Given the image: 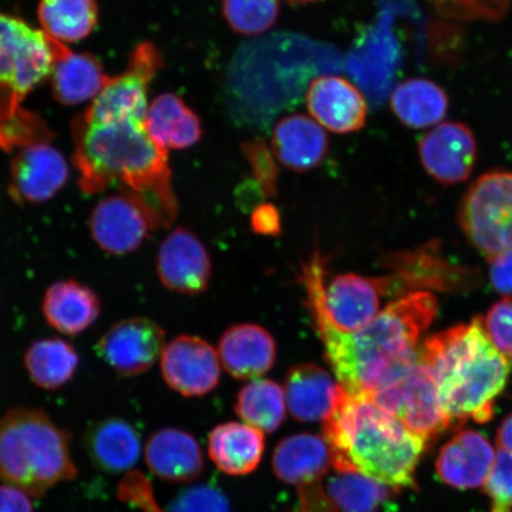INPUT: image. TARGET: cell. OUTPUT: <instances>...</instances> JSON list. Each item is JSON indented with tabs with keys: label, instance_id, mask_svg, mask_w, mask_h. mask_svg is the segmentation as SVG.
<instances>
[{
	"label": "cell",
	"instance_id": "1",
	"mask_svg": "<svg viewBox=\"0 0 512 512\" xmlns=\"http://www.w3.org/2000/svg\"><path fill=\"white\" fill-rule=\"evenodd\" d=\"M73 162L79 171L80 188L87 195L117 187L132 198L155 227L174 223L178 204L172 188L168 150L147 133L144 121L119 119L73 121Z\"/></svg>",
	"mask_w": 512,
	"mask_h": 512
},
{
	"label": "cell",
	"instance_id": "2",
	"mask_svg": "<svg viewBox=\"0 0 512 512\" xmlns=\"http://www.w3.org/2000/svg\"><path fill=\"white\" fill-rule=\"evenodd\" d=\"M438 300L428 292H412L352 334L329 326L316 328L326 361L336 380L351 395L370 396L396 370L419 356V339L438 315Z\"/></svg>",
	"mask_w": 512,
	"mask_h": 512
},
{
	"label": "cell",
	"instance_id": "3",
	"mask_svg": "<svg viewBox=\"0 0 512 512\" xmlns=\"http://www.w3.org/2000/svg\"><path fill=\"white\" fill-rule=\"evenodd\" d=\"M336 472H356L400 490L414 488L426 441L367 395L344 398L323 422Z\"/></svg>",
	"mask_w": 512,
	"mask_h": 512
},
{
	"label": "cell",
	"instance_id": "4",
	"mask_svg": "<svg viewBox=\"0 0 512 512\" xmlns=\"http://www.w3.org/2000/svg\"><path fill=\"white\" fill-rule=\"evenodd\" d=\"M419 355L437 384L450 428L473 420L485 424L511 374V362L490 341L482 319L427 338Z\"/></svg>",
	"mask_w": 512,
	"mask_h": 512
},
{
	"label": "cell",
	"instance_id": "5",
	"mask_svg": "<svg viewBox=\"0 0 512 512\" xmlns=\"http://www.w3.org/2000/svg\"><path fill=\"white\" fill-rule=\"evenodd\" d=\"M78 476L70 434L40 409L16 408L0 416V480L31 497Z\"/></svg>",
	"mask_w": 512,
	"mask_h": 512
},
{
	"label": "cell",
	"instance_id": "6",
	"mask_svg": "<svg viewBox=\"0 0 512 512\" xmlns=\"http://www.w3.org/2000/svg\"><path fill=\"white\" fill-rule=\"evenodd\" d=\"M324 275L323 256L315 252L303 267V284L316 328L329 326L352 334L373 322L380 313L382 298L389 296L387 277L339 274L325 285Z\"/></svg>",
	"mask_w": 512,
	"mask_h": 512
},
{
	"label": "cell",
	"instance_id": "7",
	"mask_svg": "<svg viewBox=\"0 0 512 512\" xmlns=\"http://www.w3.org/2000/svg\"><path fill=\"white\" fill-rule=\"evenodd\" d=\"M53 41L22 18L0 12V125L21 114L22 102L50 75Z\"/></svg>",
	"mask_w": 512,
	"mask_h": 512
},
{
	"label": "cell",
	"instance_id": "8",
	"mask_svg": "<svg viewBox=\"0 0 512 512\" xmlns=\"http://www.w3.org/2000/svg\"><path fill=\"white\" fill-rule=\"evenodd\" d=\"M458 223L486 259L512 251V172L490 171L477 178L459 204Z\"/></svg>",
	"mask_w": 512,
	"mask_h": 512
},
{
	"label": "cell",
	"instance_id": "9",
	"mask_svg": "<svg viewBox=\"0 0 512 512\" xmlns=\"http://www.w3.org/2000/svg\"><path fill=\"white\" fill-rule=\"evenodd\" d=\"M369 398L420 435L427 445L450 428L437 384L420 355L396 370Z\"/></svg>",
	"mask_w": 512,
	"mask_h": 512
},
{
	"label": "cell",
	"instance_id": "10",
	"mask_svg": "<svg viewBox=\"0 0 512 512\" xmlns=\"http://www.w3.org/2000/svg\"><path fill=\"white\" fill-rule=\"evenodd\" d=\"M272 467L281 482L297 489L298 512H339L323 486L332 467L330 447L323 437L300 433L281 440Z\"/></svg>",
	"mask_w": 512,
	"mask_h": 512
},
{
	"label": "cell",
	"instance_id": "11",
	"mask_svg": "<svg viewBox=\"0 0 512 512\" xmlns=\"http://www.w3.org/2000/svg\"><path fill=\"white\" fill-rule=\"evenodd\" d=\"M163 66L162 53L155 44L140 43L134 49L125 72L108 81L81 117L93 123L119 119L144 121L149 108L147 89Z\"/></svg>",
	"mask_w": 512,
	"mask_h": 512
},
{
	"label": "cell",
	"instance_id": "12",
	"mask_svg": "<svg viewBox=\"0 0 512 512\" xmlns=\"http://www.w3.org/2000/svg\"><path fill=\"white\" fill-rule=\"evenodd\" d=\"M165 349V332L151 319L134 317L114 324L100 338L98 355L124 376H137L155 366Z\"/></svg>",
	"mask_w": 512,
	"mask_h": 512
},
{
	"label": "cell",
	"instance_id": "13",
	"mask_svg": "<svg viewBox=\"0 0 512 512\" xmlns=\"http://www.w3.org/2000/svg\"><path fill=\"white\" fill-rule=\"evenodd\" d=\"M69 179V166L59 150L48 142L19 147L10 165L9 192L17 203L51 200Z\"/></svg>",
	"mask_w": 512,
	"mask_h": 512
},
{
	"label": "cell",
	"instance_id": "14",
	"mask_svg": "<svg viewBox=\"0 0 512 512\" xmlns=\"http://www.w3.org/2000/svg\"><path fill=\"white\" fill-rule=\"evenodd\" d=\"M160 367L171 389L185 396H203L219 386L220 357L209 343L195 336H179L165 345Z\"/></svg>",
	"mask_w": 512,
	"mask_h": 512
},
{
	"label": "cell",
	"instance_id": "15",
	"mask_svg": "<svg viewBox=\"0 0 512 512\" xmlns=\"http://www.w3.org/2000/svg\"><path fill=\"white\" fill-rule=\"evenodd\" d=\"M89 232L102 251L112 255L130 254L143 245L155 224L144 209L123 194L102 198L88 220Z\"/></svg>",
	"mask_w": 512,
	"mask_h": 512
},
{
	"label": "cell",
	"instance_id": "16",
	"mask_svg": "<svg viewBox=\"0 0 512 512\" xmlns=\"http://www.w3.org/2000/svg\"><path fill=\"white\" fill-rule=\"evenodd\" d=\"M477 142L462 123L435 125L419 142V157L428 175L445 185L470 178L477 159Z\"/></svg>",
	"mask_w": 512,
	"mask_h": 512
},
{
	"label": "cell",
	"instance_id": "17",
	"mask_svg": "<svg viewBox=\"0 0 512 512\" xmlns=\"http://www.w3.org/2000/svg\"><path fill=\"white\" fill-rule=\"evenodd\" d=\"M307 110L317 123L331 132L348 134L367 123L368 105L356 86L341 76H320L306 93Z\"/></svg>",
	"mask_w": 512,
	"mask_h": 512
},
{
	"label": "cell",
	"instance_id": "18",
	"mask_svg": "<svg viewBox=\"0 0 512 512\" xmlns=\"http://www.w3.org/2000/svg\"><path fill=\"white\" fill-rule=\"evenodd\" d=\"M157 271L160 281L170 291L200 294L209 285L210 256L194 233L178 228L160 245Z\"/></svg>",
	"mask_w": 512,
	"mask_h": 512
},
{
	"label": "cell",
	"instance_id": "19",
	"mask_svg": "<svg viewBox=\"0 0 512 512\" xmlns=\"http://www.w3.org/2000/svg\"><path fill=\"white\" fill-rule=\"evenodd\" d=\"M345 390L328 371L305 363L288 371L285 380L287 408L302 422H324L342 401Z\"/></svg>",
	"mask_w": 512,
	"mask_h": 512
},
{
	"label": "cell",
	"instance_id": "20",
	"mask_svg": "<svg viewBox=\"0 0 512 512\" xmlns=\"http://www.w3.org/2000/svg\"><path fill=\"white\" fill-rule=\"evenodd\" d=\"M495 460L494 447L482 433L464 430L441 448L435 467L439 478L453 488L475 489L488 480Z\"/></svg>",
	"mask_w": 512,
	"mask_h": 512
},
{
	"label": "cell",
	"instance_id": "21",
	"mask_svg": "<svg viewBox=\"0 0 512 512\" xmlns=\"http://www.w3.org/2000/svg\"><path fill=\"white\" fill-rule=\"evenodd\" d=\"M386 265L395 272L387 277L390 296L408 294V291L421 287L456 291L466 286L465 279L471 278V274H467L465 268L450 265L441 258L435 247L389 256Z\"/></svg>",
	"mask_w": 512,
	"mask_h": 512
},
{
	"label": "cell",
	"instance_id": "22",
	"mask_svg": "<svg viewBox=\"0 0 512 512\" xmlns=\"http://www.w3.org/2000/svg\"><path fill=\"white\" fill-rule=\"evenodd\" d=\"M51 41L54 62L50 81L55 99L64 106L81 105L94 100L112 76L105 73L104 67L93 55L74 53L64 43L53 38Z\"/></svg>",
	"mask_w": 512,
	"mask_h": 512
},
{
	"label": "cell",
	"instance_id": "23",
	"mask_svg": "<svg viewBox=\"0 0 512 512\" xmlns=\"http://www.w3.org/2000/svg\"><path fill=\"white\" fill-rule=\"evenodd\" d=\"M145 460L153 475L174 484L192 482L204 467L201 447L194 435L177 428L153 433L146 443Z\"/></svg>",
	"mask_w": 512,
	"mask_h": 512
},
{
	"label": "cell",
	"instance_id": "24",
	"mask_svg": "<svg viewBox=\"0 0 512 512\" xmlns=\"http://www.w3.org/2000/svg\"><path fill=\"white\" fill-rule=\"evenodd\" d=\"M220 360L238 380H255L274 366L277 344L266 329L256 324L234 325L220 339Z\"/></svg>",
	"mask_w": 512,
	"mask_h": 512
},
{
	"label": "cell",
	"instance_id": "25",
	"mask_svg": "<svg viewBox=\"0 0 512 512\" xmlns=\"http://www.w3.org/2000/svg\"><path fill=\"white\" fill-rule=\"evenodd\" d=\"M328 151V134L307 115H288L274 127L272 153L287 169L296 172L316 169Z\"/></svg>",
	"mask_w": 512,
	"mask_h": 512
},
{
	"label": "cell",
	"instance_id": "26",
	"mask_svg": "<svg viewBox=\"0 0 512 512\" xmlns=\"http://www.w3.org/2000/svg\"><path fill=\"white\" fill-rule=\"evenodd\" d=\"M101 305L98 294L78 280H60L48 287L42 302L44 318L63 335L82 334L98 320Z\"/></svg>",
	"mask_w": 512,
	"mask_h": 512
},
{
	"label": "cell",
	"instance_id": "27",
	"mask_svg": "<svg viewBox=\"0 0 512 512\" xmlns=\"http://www.w3.org/2000/svg\"><path fill=\"white\" fill-rule=\"evenodd\" d=\"M144 125L150 137L165 150L189 149L203 136L198 114L174 93L160 94L152 100Z\"/></svg>",
	"mask_w": 512,
	"mask_h": 512
},
{
	"label": "cell",
	"instance_id": "28",
	"mask_svg": "<svg viewBox=\"0 0 512 512\" xmlns=\"http://www.w3.org/2000/svg\"><path fill=\"white\" fill-rule=\"evenodd\" d=\"M208 451L221 472L246 476L256 470L264 457V433L241 422H226L210 432Z\"/></svg>",
	"mask_w": 512,
	"mask_h": 512
},
{
	"label": "cell",
	"instance_id": "29",
	"mask_svg": "<svg viewBox=\"0 0 512 512\" xmlns=\"http://www.w3.org/2000/svg\"><path fill=\"white\" fill-rule=\"evenodd\" d=\"M86 450L94 466L107 473H121L136 465L142 452L139 434L118 418L95 422L86 433Z\"/></svg>",
	"mask_w": 512,
	"mask_h": 512
},
{
	"label": "cell",
	"instance_id": "30",
	"mask_svg": "<svg viewBox=\"0 0 512 512\" xmlns=\"http://www.w3.org/2000/svg\"><path fill=\"white\" fill-rule=\"evenodd\" d=\"M448 96L437 83L427 79H409L390 95V107L403 125L426 128L437 125L448 111Z\"/></svg>",
	"mask_w": 512,
	"mask_h": 512
},
{
	"label": "cell",
	"instance_id": "31",
	"mask_svg": "<svg viewBox=\"0 0 512 512\" xmlns=\"http://www.w3.org/2000/svg\"><path fill=\"white\" fill-rule=\"evenodd\" d=\"M37 15L42 30L61 43L85 40L99 22L95 0H40Z\"/></svg>",
	"mask_w": 512,
	"mask_h": 512
},
{
	"label": "cell",
	"instance_id": "32",
	"mask_svg": "<svg viewBox=\"0 0 512 512\" xmlns=\"http://www.w3.org/2000/svg\"><path fill=\"white\" fill-rule=\"evenodd\" d=\"M79 363L73 345L60 338L40 339L30 345L24 356L31 381L46 390L66 386L73 380Z\"/></svg>",
	"mask_w": 512,
	"mask_h": 512
},
{
	"label": "cell",
	"instance_id": "33",
	"mask_svg": "<svg viewBox=\"0 0 512 512\" xmlns=\"http://www.w3.org/2000/svg\"><path fill=\"white\" fill-rule=\"evenodd\" d=\"M285 390L271 380H254L242 387L235 412L245 424L262 433L278 431L286 419Z\"/></svg>",
	"mask_w": 512,
	"mask_h": 512
},
{
	"label": "cell",
	"instance_id": "34",
	"mask_svg": "<svg viewBox=\"0 0 512 512\" xmlns=\"http://www.w3.org/2000/svg\"><path fill=\"white\" fill-rule=\"evenodd\" d=\"M326 491L339 512H379L399 490L356 472H336Z\"/></svg>",
	"mask_w": 512,
	"mask_h": 512
},
{
	"label": "cell",
	"instance_id": "35",
	"mask_svg": "<svg viewBox=\"0 0 512 512\" xmlns=\"http://www.w3.org/2000/svg\"><path fill=\"white\" fill-rule=\"evenodd\" d=\"M222 15L229 28L243 36L264 34L277 23L279 0H222Z\"/></svg>",
	"mask_w": 512,
	"mask_h": 512
},
{
	"label": "cell",
	"instance_id": "36",
	"mask_svg": "<svg viewBox=\"0 0 512 512\" xmlns=\"http://www.w3.org/2000/svg\"><path fill=\"white\" fill-rule=\"evenodd\" d=\"M441 15L460 19L495 23L502 21L510 10V0H435Z\"/></svg>",
	"mask_w": 512,
	"mask_h": 512
},
{
	"label": "cell",
	"instance_id": "37",
	"mask_svg": "<svg viewBox=\"0 0 512 512\" xmlns=\"http://www.w3.org/2000/svg\"><path fill=\"white\" fill-rule=\"evenodd\" d=\"M484 485L485 494L491 499L490 512H512V454L499 448Z\"/></svg>",
	"mask_w": 512,
	"mask_h": 512
},
{
	"label": "cell",
	"instance_id": "38",
	"mask_svg": "<svg viewBox=\"0 0 512 512\" xmlns=\"http://www.w3.org/2000/svg\"><path fill=\"white\" fill-rule=\"evenodd\" d=\"M242 151L251 165L256 187L267 197L277 194V164L266 144L260 139H254L243 144Z\"/></svg>",
	"mask_w": 512,
	"mask_h": 512
},
{
	"label": "cell",
	"instance_id": "39",
	"mask_svg": "<svg viewBox=\"0 0 512 512\" xmlns=\"http://www.w3.org/2000/svg\"><path fill=\"white\" fill-rule=\"evenodd\" d=\"M482 324L490 341L512 362V297L492 305Z\"/></svg>",
	"mask_w": 512,
	"mask_h": 512
},
{
	"label": "cell",
	"instance_id": "40",
	"mask_svg": "<svg viewBox=\"0 0 512 512\" xmlns=\"http://www.w3.org/2000/svg\"><path fill=\"white\" fill-rule=\"evenodd\" d=\"M169 512H230L229 502L220 490L195 486L172 502Z\"/></svg>",
	"mask_w": 512,
	"mask_h": 512
},
{
	"label": "cell",
	"instance_id": "41",
	"mask_svg": "<svg viewBox=\"0 0 512 512\" xmlns=\"http://www.w3.org/2000/svg\"><path fill=\"white\" fill-rule=\"evenodd\" d=\"M490 261V280L498 293L512 297V251L495 256Z\"/></svg>",
	"mask_w": 512,
	"mask_h": 512
},
{
	"label": "cell",
	"instance_id": "42",
	"mask_svg": "<svg viewBox=\"0 0 512 512\" xmlns=\"http://www.w3.org/2000/svg\"><path fill=\"white\" fill-rule=\"evenodd\" d=\"M251 224L255 233L267 236L278 235L281 230L278 209L271 203L260 204L253 211Z\"/></svg>",
	"mask_w": 512,
	"mask_h": 512
},
{
	"label": "cell",
	"instance_id": "43",
	"mask_svg": "<svg viewBox=\"0 0 512 512\" xmlns=\"http://www.w3.org/2000/svg\"><path fill=\"white\" fill-rule=\"evenodd\" d=\"M30 497L16 486L0 485V512H34Z\"/></svg>",
	"mask_w": 512,
	"mask_h": 512
},
{
	"label": "cell",
	"instance_id": "44",
	"mask_svg": "<svg viewBox=\"0 0 512 512\" xmlns=\"http://www.w3.org/2000/svg\"><path fill=\"white\" fill-rule=\"evenodd\" d=\"M497 443L499 448L512 454V414L502 421L498 428Z\"/></svg>",
	"mask_w": 512,
	"mask_h": 512
},
{
	"label": "cell",
	"instance_id": "45",
	"mask_svg": "<svg viewBox=\"0 0 512 512\" xmlns=\"http://www.w3.org/2000/svg\"><path fill=\"white\" fill-rule=\"evenodd\" d=\"M0 149H3L5 151H11L12 147L9 143L8 138L5 136V132L3 130V126L0 125Z\"/></svg>",
	"mask_w": 512,
	"mask_h": 512
},
{
	"label": "cell",
	"instance_id": "46",
	"mask_svg": "<svg viewBox=\"0 0 512 512\" xmlns=\"http://www.w3.org/2000/svg\"><path fill=\"white\" fill-rule=\"evenodd\" d=\"M288 3L296 5H306L318 2V0H287Z\"/></svg>",
	"mask_w": 512,
	"mask_h": 512
}]
</instances>
